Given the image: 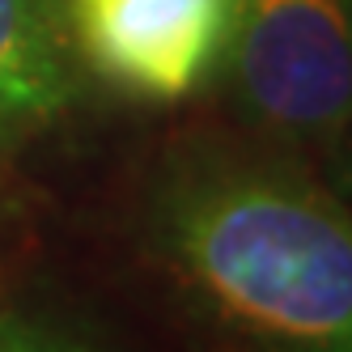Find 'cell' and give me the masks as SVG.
<instances>
[{
	"mask_svg": "<svg viewBox=\"0 0 352 352\" xmlns=\"http://www.w3.org/2000/svg\"><path fill=\"white\" fill-rule=\"evenodd\" d=\"M153 246L230 327L314 352H352V212L276 166L204 157L166 174Z\"/></svg>",
	"mask_w": 352,
	"mask_h": 352,
	"instance_id": "obj_1",
	"label": "cell"
},
{
	"mask_svg": "<svg viewBox=\"0 0 352 352\" xmlns=\"http://www.w3.org/2000/svg\"><path fill=\"white\" fill-rule=\"evenodd\" d=\"M225 56L267 132L331 140L352 128V0H234Z\"/></svg>",
	"mask_w": 352,
	"mask_h": 352,
	"instance_id": "obj_2",
	"label": "cell"
},
{
	"mask_svg": "<svg viewBox=\"0 0 352 352\" xmlns=\"http://www.w3.org/2000/svg\"><path fill=\"white\" fill-rule=\"evenodd\" d=\"M64 26L111 89L179 102L230 52L234 0H64Z\"/></svg>",
	"mask_w": 352,
	"mask_h": 352,
	"instance_id": "obj_3",
	"label": "cell"
},
{
	"mask_svg": "<svg viewBox=\"0 0 352 352\" xmlns=\"http://www.w3.org/2000/svg\"><path fill=\"white\" fill-rule=\"evenodd\" d=\"M64 0H0V148L72 102Z\"/></svg>",
	"mask_w": 352,
	"mask_h": 352,
	"instance_id": "obj_4",
	"label": "cell"
}]
</instances>
